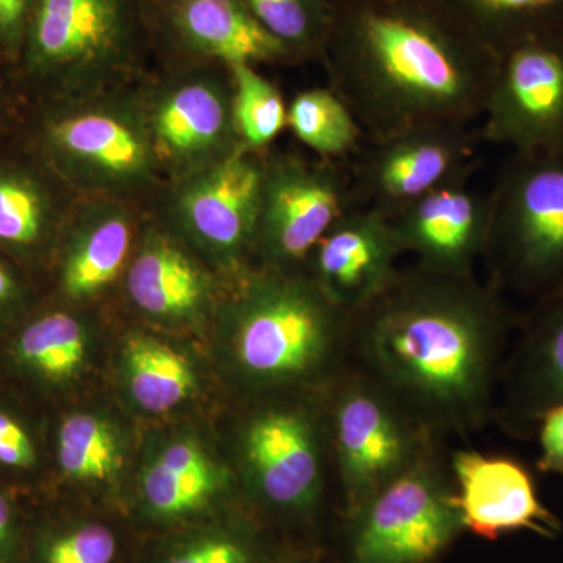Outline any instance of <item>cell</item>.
<instances>
[{"label": "cell", "mask_w": 563, "mask_h": 563, "mask_svg": "<svg viewBox=\"0 0 563 563\" xmlns=\"http://www.w3.org/2000/svg\"><path fill=\"white\" fill-rule=\"evenodd\" d=\"M401 255L390 218L358 207L325 233L307 272L339 309L354 314L387 290Z\"/></svg>", "instance_id": "25"}, {"label": "cell", "mask_w": 563, "mask_h": 563, "mask_svg": "<svg viewBox=\"0 0 563 563\" xmlns=\"http://www.w3.org/2000/svg\"><path fill=\"white\" fill-rule=\"evenodd\" d=\"M224 443L190 417L141 433L124 512L141 537L185 528L242 506Z\"/></svg>", "instance_id": "8"}, {"label": "cell", "mask_w": 563, "mask_h": 563, "mask_svg": "<svg viewBox=\"0 0 563 563\" xmlns=\"http://www.w3.org/2000/svg\"><path fill=\"white\" fill-rule=\"evenodd\" d=\"M16 135L79 198L150 210L166 184L132 87L24 102Z\"/></svg>", "instance_id": "5"}, {"label": "cell", "mask_w": 563, "mask_h": 563, "mask_svg": "<svg viewBox=\"0 0 563 563\" xmlns=\"http://www.w3.org/2000/svg\"><path fill=\"white\" fill-rule=\"evenodd\" d=\"M533 301L503 372L499 413L518 437L533 435L539 418L563 404V285Z\"/></svg>", "instance_id": "26"}, {"label": "cell", "mask_w": 563, "mask_h": 563, "mask_svg": "<svg viewBox=\"0 0 563 563\" xmlns=\"http://www.w3.org/2000/svg\"><path fill=\"white\" fill-rule=\"evenodd\" d=\"M479 129L428 125L366 140L350 163L355 203L393 217L450 181L477 168Z\"/></svg>", "instance_id": "17"}, {"label": "cell", "mask_w": 563, "mask_h": 563, "mask_svg": "<svg viewBox=\"0 0 563 563\" xmlns=\"http://www.w3.org/2000/svg\"><path fill=\"white\" fill-rule=\"evenodd\" d=\"M515 322L492 284L415 265L352 314V350L433 435L465 433L492 413Z\"/></svg>", "instance_id": "1"}, {"label": "cell", "mask_w": 563, "mask_h": 563, "mask_svg": "<svg viewBox=\"0 0 563 563\" xmlns=\"http://www.w3.org/2000/svg\"><path fill=\"white\" fill-rule=\"evenodd\" d=\"M463 529L485 540L528 531L554 539L561 521L540 498L523 463L504 455L457 451L450 463Z\"/></svg>", "instance_id": "24"}, {"label": "cell", "mask_w": 563, "mask_h": 563, "mask_svg": "<svg viewBox=\"0 0 563 563\" xmlns=\"http://www.w3.org/2000/svg\"><path fill=\"white\" fill-rule=\"evenodd\" d=\"M325 417L342 518L435 446V435L362 366H346L325 388Z\"/></svg>", "instance_id": "9"}, {"label": "cell", "mask_w": 563, "mask_h": 563, "mask_svg": "<svg viewBox=\"0 0 563 563\" xmlns=\"http://www.w3.org/2000/svg\"><path fill=\"white\" fill-rule=\"evenodd\" d=\"M141 539L122 510L55 498L31 510L22 563H135Z\"/></svg>", "instance_id": "27"}, {"label": "cell", "mask_w": 563, "mask_h": 563, "mask_svg": "<svg viewBox=\"0 0 563 563\" xmlns=\"http://www.w3.org/2000/svg\"><path fill=\"white\" fill-rule=\"evenodd\" d=\"M265 154L243 150L168 180L150 213L218 276L233 284L254 266Z\"/></svg>", "instance_id": "10"}, {"label": "cell", "mask_w": 563, "mask_h": 563, "mask_svg": "<svg viewBox=\"0 0 563 563\" xmlns=\"http://www.w3.org/2000/svg\"><path fill=\"white\" fill-rule=\"evenodd\" d=\"M479 135L509 152L563 150V29L496 51Z\"/></svg>", "instance_id": "16"}, {"label": "cell", "mask_w": 563, "mask_h": 563, "mask_svg": "<svg viewBox=\"0 0 563 563\" xmlns=\"http://www.w3.org/2000/svg\"><path fill=\"white\" fill-rule=\"evenodd\" d=\"M144 0H35L14 80L24 102L132 87L150 73Z\"/></svg>", "instance_id": "6"}, {"label": "cell", "mask_w": 563, "mask_h": 563, "mask_svg": "<svg viewBox=\"0 0 563 563\" xmlns=\"http://www.w3.org/2000/svg\"><path fill=\"white\" fill-rule=\"evenodd\" d=\"M35 0H0V65L13 73L24 49Z\"/></svg>", "instance_id": "36"}, {"label": "cell", "mask_w": 563, "mask_h": 563, "mask_svg": "<svg viewBox=\"0 0 563 563\" xmlns=\"http://www.w3.org/2000/svg\"><path fill=\"white\" fill-rule=\"evenodd\" d=\"M31 510L0 481V563H22Z\"/></svg>", "instance_id": "35"}, {"label": "cell", "mask_w": 563, "mask_h": 563, "mask_svg": "<svg viewBox=\"0 0 563 563\" xmlns=\"http://www.w3.org/2000/svg\"><path fill=\"white\" fill-rule=\"evenodd\" d=\"M195 340L131 321L113 333L109 363L114 401L135 421L190 417L209 383Z\"/></svg>", "instance_id": "19"}, {"label": "cell", "mask_w": 563, "mask_h": 563, "mask_svg": "<svg viewBox=\"0 0 563 563\" xmlns=\"http://www.w3.org/2000/svg\"><path fill=\"white\" fill-rule=\"evenodd\" d=\"M287 128L321 161L351 163L366 143L354 111L332 87L298 92L288 103Z\"/></svg>", "instance_id": "29"}, {"label": "cell", "mask_w": 563, "mask_h": 563, "mask_svg": "<svg viewBox=\"0 0 563 563\" xmlns=\"http://www.w3.org/2000/svg\"><path fill=\"white\" fill-rule=\"evenodd\" d=\"M354 209L350 163L266 152L254 266L306 269L325 233Z\"/></svg>", "instance_id": "13"}, {"label": "cell", "mask_w": 563, "mask_h": 563, "mask_svg": "<svg viewBox=\"0 0 563 563\" xmlns=\"http://www.w3.org/2000/svg\"><path fill=\"white\" fill-rule=\"evenodd\" d=\"M343 525L340 563H433L465 531L451 470L435 446Z\"/></svg>", "instance_id": "11"}, {"label": "cell", "mask_w": 563, "mask_h": 563, "mask_svg": "<svg viewBox=\"0 0 563 563\" xmlns=\"http://www.w3.org/2000/svg\"><path fill=\"white\" fill-rule=\"evenodd\" d=\"M533 435L539 440L537 470L563 474V404L551 407L539 418Z\"/></svg>", "instance_id": "37"}, {"label": "cell", "mask_w": 563, "mask_h": 563, "mask_svg": "<svg viewBox=\"0 0 563 563\" xmlns=\"http://www.w3.org/2000/svg\"><path fill=\"white\" fill-rule=\"evenodd\" d=\"M228 443L243 506L292 554H320L331 462L325 388L240 402Z\"/></svg>", "instance_id": "4"}, {"label": "cell", "mask_w": 563, "mask_h": 563, "mask_svg": "<svg viewBox=\"0 0 563 563\" xmlns=\"http://www.w3.org/2000/svg\"><path fill=\"white\" fill-rule=\"evenodd\" d=\"M206 343L214 376L235 401L324 390L347 366L352 314L307 268L252 266L229 285Z\"/></svg>", "instance_id": "3"}, {"label": "cell", "mask_w": 563, "mask_h": 563, "mask_svg": "<svg viewBox=\"0 0 563 563\" xmlns=\"http://www.w3.org/2000/svg\"><path fill=\"white\" fill-rule=\"evenodd\" d=\"M229 285L147 211L117 302L131 321L206 342Z\"/></svg>", "instance_id": "15"}, {"label": "cell", "mask_w": 563, "mask_h": 563, "mask_svg": "<svg viewBox=\"0 0 563 563\" xmlns=\"http://www.w3.org/2000/svg\"><path fill=\"white\" fill-rule=\"evenodd\" d=\"M282 563H324L320 554H299V555H291V558H288L287 561H284Z\"/></svg>", "instance_id": "39"}, {"label": "cell", "mask_w": 563, "mask_h": 563, "mask_svg": "<svg viewBox=\"0 0 563 563\" xmlns=\"http://www.w3.org/2000/svg\"><path fill=\"white\" fill-rule=\"evenodd\" d=\"M43 444L31 421L0 401V473L16 477V483H27L25 477L36 476L43 468Z\"/></svg>", "instance_id": "33"}, {"label": "cell", "mask_w": 563, "mask_h": 563, "mask_svg": "<svg viewBox=\"0 0 563 563\" xmlns=\"http://www.w3.org/2000/svg\"><path fill=\"white\" fill-rule=\"evenodd\" d=\"M292 554L243 506L143 537L135 563H282Z\"/></svg>", "instance_id": "28"}, {"label": "cell", "mask_w": 563, "mask_h": 563, "mask_svg": "<svg viewBox=\"0 0 563 563\" xmlns=\"http://www.w3.org/2000/svg\"><path fill=\"white\" fill-rule=\"evenodd\" d=\"M155 157L166 181L239 151L231 69L224 65H161L136 84Z\"/></svg>", "instance_id": "12"}, {"label": "cell", "mask_w": 563, "mask_h": 563, "mask_svg": "<svg viewBox=\"0 0 563 563\" xmlns=\"http://www.w3.org/2000/svg\"><path fill=\"white\" fill-rule=\"evenodd\" d=\"M111 307H80L49 292L0 342L13 379L33 395L68 406L109 363Z\"/></svg>", "instance_id": "14"}, {"label": "cell", "mask_w": 563, "mask_h": 563, "mask_svg": "<svg viewBox=\"0 0 563 563\" xmlns=\"http://www.w3.org/2000/svg\"><path fill=\"white\" fill-rule=\"evenodd\" d=\"M485 43L506 44L563 29V0H448Z\"/></svg>", "instance_id": "31"}, {"label": "cell", "mask_w": 563, "mask_h": 563, "mask_svg": "<svg viewBox=\"0 0 563 563\" xmlns=\"http://www.w3.org/2000/svg\"><path fill=\"white\" fill-rule=\"evenodd\" d=\"M144 20L161 65L298 63L244 0H144Z\"/></svg>", "instance_id": "20"}, {"label": "cell", "mask_w": 563, "mask_h": 563, "mask_svg": "<svg viewBox=\"0 0 563 563\" xmlns=\"http://www.w3.org/2000/svg\"><path fill=\"white\" fill-rule=\"evenodd\" d=\"M321 60L366 140L483 118L496 52L448 0H332Z\"/></svg>", "instance_id": "2"}, {"label": "cell", "mask_w": 563, "mask_h": 563, "mask_svg": "<svg viewBox=\"0 0 563 563\" xmlns=\"http://www.w3.org/2000/svg\"><path fill=\"white\" fill-rule=\"evenodd\" d=\"M79 196L16 132L0 140V254L46 287L52 258Z\"/></svg>", "instance_id": "22"}, {"label": "cell", "mask_w": 563, "mask_h": 563, "mask_svg": "<svg viewBox=\"0 0 563 563\" xmlns=\"http://www.w3.org/2000/svg\"><path fill=\"white\" fill-rule=\"evenodd\" d=\"M402 255L415 265L446 276H474L490 229V196L476 190L472 176L450 181L390 217Z\"/></svg>", "instance_id": "23"}, {"label": "cell", "mask_w": 563, "mask_h": 563, "mask_svg": "<svg viewBox=\"0 0 563 563\" xmlns=\"http://www.w3.org/2000/svg\"><path fill=\"white\" fill-rule=\"evenodd\" d=\"M229 69L233 84V122L240 146L265 154L287 129L288 103L258 66L235 63Z\"/></svg>", "instance_id": "30"}, {"label": "cell", "mask_w": 563, "mask_h": 563, "mask_svg": "<svg viewBox=\"0 0 563 563\" xmlns=\"http://www.w3.org/2000/svg\"><path fill=\"white\" fill-rule=\"evenodd\" d=\"M51 439L57 498L124 512L141 440L131 415L88 395L63 406Z\"/></svg>", "instance_id": "18"}, {"label": "cell", "mask_w": 563, "mask_h": 563, "mask_svg": "<svg viewBox=\"0 0 563 563\" xmlns=\"http://www.w3.org/2000/svg\"><path fill=\"white\" fill-rule=\"evenodd\" d=\"M24 98H22L13 73L0 65V140L16 131Z\"/></svg>", "instance_id": "38"}, {"label": "cell", "mask_w": 563, "mask_h": 563, "mask_svg": "<svg viewBox=\"0 0 563 563\" xmlns=\"http://www.w3.org/2000/svg\"><path fill=\"white\" fill-rule=\"evenodd\" d=\"M257 21L296 62L321 58L331 27L332 0H244Z\"/></svg>", "instance_id": "32"}, {"label": "cell", "mask_w": 563, "mask_h": 563, "mask_svg": "<svg viewBox=\"0 0 563 563\" xmlns=\"http://www.w3.org/2000/svg\"><path fill=\"white\" fill-rule=\"evenodd\" d=\"M490 196L492 285L537 299L563 285V150L507 152Z\"/></svg>", "instance_id": "7"}, {"label": "cell", "mask_w": 563, "mask_h": 563, "mask_svg": "<svg viewBox=\"0 0 563 563\" xmlns=\"http://www.w3.org/2000/svg\"><path fill=\"white\" fill-rule=\"evenodd\" d=\"M44 285L0 254V342L41 301Z\"/></svg>", "instance_id": "34"}, {"label": "cell", "mask_w": 563, "mask_h": 563, "mask_svg": "<svg viewBox=\"0 0 563 563\" xmlns=\"http://www.w3.org/2000/svg\"><path fill=\"white\" fill-rule=\"evenodd\" d=\"M147 211L121 199L79 198L52 258L47 292L73 306L117 302Z\"/></svg>", "instance_id": "21"}]
</instances>
